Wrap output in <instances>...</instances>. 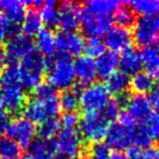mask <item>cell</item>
<instances>
[{
    "label": "cell",
    "instance_id": "obj_7",
    "mask_svg": "<svg viewBox=\"0 0 159 159\" xmlns=\"http://www.w3.org/2000/svg\"><path fill=\"white\" fill-rule=\"evenodd\" d=\"M56 152L61 159H79L84 152V139L77 130L62 129L55 139Z\"/></svg>",
    "mask_w": 159,
    "mask_h": 159
},
{
    "label": "cell",
    "instance_id": "obj_39",
    "mask_svg": "<svg viewBox=\"0 0 159 159\" xmlns=\"http://www.w3.org/2000/svg\"><path fill=\"white\" fill-rule=\"evenodd\" d=\"M102 111L109 121L113 122L116 119H118L120 112L122 111V107L120 106L116 98H112V99H110L107 102V105L105 106V108Z\"/></svg>",
    "mask_w": 159,
    "mask_h": 159
},
{
    "label": "cell",
    "instance_id": "obj_37",
    "mask_svg": "<svg viewBox=\"0 0 159 159\" xmlns=\"http://www.w3.org/2000/svg\"><path fill=\"white\" fill-rule=\"evenodd\" d=\"M111 154V148L106 142L92 143L87 149L89 159H108Z\"/></svg>",
    "mask_w": 159,
    "mask_h": 159
},
{
    "label": "cell",
    "instance_id": "obj_32",
    "mask_svg": "<svg viewBox=\"0 0 159 159\" xmlns=\"http://www.w3.org/2000/svg\"><path fill=\"white\" fill-rule=\"evenodd\" d=\"M61 131V123L58 118H49L46 121L39 124L37 133L39 139H53Z\"/></svg>",
    "mask_w": 159,
    "mask_h": 159
},
{
    "label": "cell",
    "instance_id": "obj_44",
    "mask_svg": "<svg viewBox=\"0 0 159 159\" xmlns=\"http://www.w3.org/2000/svg\"><path fill=\"white\" fill-rule=\"evenodd\" d=\"M108 159H129L126 152L121 150H111V154Z\"/></svg>",
    "mask_w": 159,
    "mask_h": 159
},
{
    "label": "cell",
    "instance_id": "obj_9",
    "mask_svg": "<svg viewBox=\"0 0 159 159\" xmlns=\"http://www.w3.org/2000/svg\"><path fill=\"white\" fill-rule=\"evenodd\" d=\"M36 133L37 129L35 124L25 117H18L10 122L7 130V136L16 142L22 148H29L35 139Z\"/></svg>",
    "mask_w": 159,
    "mask_h": 159
},
{
    "label": "cell",
    "instance_id": "obj_5",
    "mask_svg": "<svg viewBox=\"0 0 159 159\" xmlns=\"http://www.w3.org/2000/svg\"><path fill=\"white\" fill-rule=\"evenodd\" d=\"M111 122L105 117L102 111L86 112L80 121V134L84 141L96 143L106 139Z\"/></svg>",
    "mask_w": 159,
    "mask_h": 159
},
{
    "label": "cell",
    "instance_id": "obj_31",
    "mask_svg": "<svg viewBox=\"0 0 159 159\" xmlns=\"http://www.w3.org/2000/svg\"><path fill=\"white\" fill-rule=\"evenodd\" d=\"M22 147L8 136L0 137V159H20Z\"/></svg>",
    "mask_w": 159,
    "mask_h": 159
},
{
    "label": "cell",
    "instance_id": "obj_21",
    "mask_svg": "<svg viewBox=\"0 0 159 159\" xmlns=\"http://www.w3.org/2000/svg\"><path fill=\"white\" fill-rule=\"evenodd\" d=\"M56 143L53 139H34L29 146L30 159H56Z\"/></svg>",
    "mask_w": 159,
    "mask_h": 159
},
{
    "label": "cell",
    "instance_id": "obj_40",
    "mask_svg": "<svg viewBox=\"0 0 159 159\" xmlns=\"http://www.w3.org/2000/svg\"><path fill=\"white\" fill-rule=\"evenodd\" d=\"M80 116L77 112H64L60 119V123L63 129L68 130H76L77 126L80 125Z\"/></svg>",
    "mask_w": 159,
    "mask_h": 159
},
{
    "label": "cell",
    "instance_id": "obj_33",
    "mask_svg": "<svg viewBox=\"0 0 159 159\" xmlns=\"http://www.w3.org/2000/svg\"><path fill=\"white\" fill-rule=\"evenodd\" d=\"M113 20L117 25L130 27L135 22V16L130 6L126 3H120V6L113 12Z\"/></svg>",
    "mask_w": 159,
    "mask_h": 159
},
{
    "label": "cell",
    "instance_id": "obj_30",
    "mask_svg": "<svg viewBox=\"0 0 159 159\" xmlns=\"http://www.w3.org/2000/svg\"><path fill=\"white\" fill-rule=\"evenodd\" d=\"M133 12L144 16H152L159 14V0H134L129 2Z\"/></svg>",
    "mask_w": 159,
    "mask_h": 159
},
{
    "label": "cell",
    "instance_id": "obj_6",
    "mask_svg": "<svg viewBox=\"0 0 159 159\" xmlns=\"http://www.w3.org/2000/svg\"><path fill=\"white\" fill-rule=\"evenodd\" d=\"M133 40L139 46H159V16H139L135 19L132 30Z\"/></svg>",
    "mask_w": 159,
    "mask_h": 159
},
{
    "label": "cell",
    "instance_id": "obj_47",
    "mask_svg": "<svg viewBox=\"0 0 159 159\" xmlns=\"http://www.w3.org/2000/svg\"><path fill=\"white\" fill-rule=\"evenodd\" d=\"M3 106H2V102H1V98H0V110H2Z\"/></svg>",
    "mask_w": 159,
    "mask_h": 159
},
{
    "label": "cell",
    "instance_id": "obj_28",
    "mask_svg": "<svg viewBox=\"0 0 159 159\" xmlns=\"http://www.w3.org/2000/svg\"><path fill=\"white\" fill-rule=\"evenodd\" d=\"M155 80L146 72H139L130 79V89L136 95H145L154 89Z\"/></svg>",
    "mask_w": 159,
    "mask_h": 159
},
{
    "label": "cell",
    "instance_id": "obj_16",
    "mask_svg": "<svg viewBox=\"0 0 159 159\" xmlns=\"http://www.w3.org/2000/svg\"><path fill=\"white\" fill-rule=\"evenodd\" d=\"M73 66H74L75 80H77L79 85L87 86L92 83H95L97 72L94 59L87 56H80L73 62Z\"/></svg>",
    "mask_w": 159,
    "mask_h": 159
},
{
    "label": "cell",
    "instance_id": "obj_13",
    "mask_svg": "<svg viewBox=\"0 0 159 159\" xmlns=\"http://www.w3.org/2000/svg\"><path fill=\"white\" fill-rule=\"evenodd\" d=\"M135 126L123 125L119 122L111 123L106 135V143L115 150L129 149L133 146Z\"/></svg>",
    "mask_w": 159,
    "mask_h": 159
},
{
    "label": "cell",
    "instance_id": "obj_2",
    "mask_svg": "<svg viewBox=\"0 0 159 159\" xmlns=\"http://www.w3.org/2000/svg\"><path fill=\"white\" fill-rule=\"evenodd\" d=\"M18 66L23 89L25 91H33L42 83L44 74L48 68V61L34 49L20 60Z\"/></svg>",
    "mask_w": 159,
    "mask_h": 159
},
{
    "label": "cell",
    "instance_id": "obj_29",
    "mask_svg": "<svg viewBox=\"0 0 159 159\" xmlns=\"http://www.w3.org/2000/svg\"><path fill=\"white\" fill-rule=\"evenodd\" d=\"M119 1L116 0H91L86 3L85 8L91 12L99 16H110L115 12V10L120 6Z\"/></svg>",
    "mask_w": 159,
    "mask_h": 159
},
{
    "label": "cell",
    "instance_id": "obj_24",
    "mask_svg": "<svg viewBox=\"0 0 159 159\" xmlns=\"http://www.w3.org/2000/svg\"><path fill=\"white\" fill-rule=\"evenodd\" d=\"M20 29L23 35L30 38L37 35L43 30V22L40 19L39 12L35 9H31L26 11V14L20 24Z\"/></svg>",
    "mask_w": 159,
    "mask_h": 159
},
{
    "label": "cell",
    "instance_id": "obj_41",
    "mask_svg": "<svg viewBox=\"0 0 159 159\" xmlns=\"http://www.w3.org/2000/svg\"><path fill=\"white\" fill-rule=\"evenodd\" d=\"M34 96H37L40 98H47L50 96L57 95V91L48 83H40L35 89H34Z\"/></svg>",
    "mask_w": 159,
    "mask_h": 159
},
{
    "label": "cell",
    "instance_id": "obj_45",
    "mask_svg": "<svg viewBox=\"0 0 159 159\" xmlns=\"http://www.w3.org/2000/svg\"><path fill=\"white\" fill-rule=\"evenodd\" d=\"M5 63H6L5 55H3V52L1 51V49H0V71L2 70V68L5 66Z\"/></svg>",
    "mask_w": 159,
    "mask_h": 159
},
{
    "label": "cell",
    "instance_id": "obj_38",
    "mask_svg": "<svg viewBox=\"0 0 159 159\" xmlns=\"http://www.w3.org/2000/svg\"><path fill=\"white\" fill-rule=\"evenodd\" d=\"M152 139L142 130L139 126H135L134 130V137H133V146H137V147L142 148V149H146V148L152 147Z\"/></svg>",
    "mask_w": 159,
    "mask_h": 159
},
{
    "label": "cell",
    "instance_id": "obj_11",
    "mask_svg": "<svg viewBox=\"0 0 159 159\" xmlns=\"http://www.w3.org/2000/svg\"><path fill=\"white\" fill-rule=\"evenodd\" d=\"M34 50L32 39L22 33L9 36L5 43V58L8 63H16V61L24 58L27 53Z\"/></svg>",
    "mask_w": 159,
    "mask_h": 159
},
{
    "label": "cell",
    "instance_id": "obj_27",
    "mask_svg": "<svg viewBox=\"0 0 159 159\" xmlns=\"http://www.w3.org/2000/svg\"><path fill=\"white\" fill-rule=\"evenodd\" d=\"M82 89L81 85L77 84L62 92L59 96L61 109H63L66 112H76V109L80 107V93Z\"/></svg>",
    "mask_w": 159,
    "mask_h": 159
},
{
    "label": "cell",
    "instance_id": "obj_19",
    "mask_svg": "<svg viewBox=\"0 0 159 159\" xmlns=\"http://www.w3.org/2000/svg\"><path fill=\"white\" fill-rule=\"evenodd\" d=\"M96 72L100 79L107 80L110 75L118 71L119 68V56L113 51H105L102 56L95 60Z\"/></svg>",
    "mask_w": 159,
    "mask_h": 159
},
{
    "label": "cell",
    "instance_id": "obj_26",
    "mask_svg": "<svg viewBox=\"0 0 159 159\" xmlns=\"http://www.w3.org/2000/svg\"><path fill=\"white\" fill-rule=\"evenodd\" d=\"M39 16L43 25H45L46 29L52 30L59 26V10L56 1H43L39 8Z\"/></svg>",
    "mask_w": 159,
    "mask_h": 159
},
{
    "label": "cell",
    "instance_id": "obj_43",
    "mask_svg": "<svg viewBox=\"0 0 159 159\" xmlns=\"http://www.w3.org/2000/svg\"><path fill=\"white\" fill-rule=\"evenodd\" d=\"M152 108L155 109L157 113H159V85H155L154 89L150 92V95L148 97Z\"/></svg>",
    "mask_w": 159,
    "mask_h": 159
},
{
    "label": "cell",
    "instance_id": "obj_15",
    "mask_svg": "<svg viewBox=\"0 0 159 159\" xmlns=\"http://www.w3.org/2000/svg\"><path fill=\"white\" fill-rule=\"evenodd\" d=\"M59 26L64 32H74L80 26L82 8L75 1H63L58 6Z\"/></svg>",
    "mask_w": 159,
    "mask_h": 159
},
{
    "label": "cell",
    "instance_id": "obj_14",
    "mask_svg": "<svg viewBox=\"0 0 159 159\" xmlns=\"http://www.w3.org/2000/svg\"><path fill=\"white\" fill-rule=\"evenodd\" d=\"M104 36V43L106 47H108L113 52H122L131 48L133 42L132 31L130 27L120 26L117 24L111 25Z\"/></svg>",
    "mask_w": 159,
    "mask_h": 159
},
{
    "label": "cell",
    "instance_id": "obj_42",
    "mask_svg": "<svg viewBox=\"0 0 159 159\" xmlns=\"http://www.w3.org/2000/svg\"><path fill=\"white\" fill-rule=\"evenodd\" d=\"M11 122V118H10V113L6 110H0V137H2L3 135L7 133V130L10 125Z\"/></svg>",
    "mask_w": 159,
    "mask_h": 159
},
{
    "label": "cell",
    "instance_id": "obj_3",
    "mask_svg": "<svg viewBox=\"0 0 159 159\" xmlns=\"http://www.w3.org/2000/svg\"><path fill=\"white\" fill-rule=\"evenodd\" d=\"M47 80L48 84H50L56 91H66L71 89L75 82L74 66L71 58L58 53L57 57H55L52 61L48 63Z\"/></svg>",
    "mask_w": 159,
    "mask_h": 159
},
{
    "label": "cell",
    "instance_id": "obj_18",
    "mask_svg": "<svg viewBox=\"0 0 159 159\" xmlns=\"http://www.w3.org/2000/svg\"><path fill=\"white\" fill-rule=\"evenodd\" d=\"M119 68L121 72L129 76H133L141 72L143 68L141 52L132 47L122 51L121 56H119Z\"/></svg>",
    "mask_w": 159,
    "mask_h": 159
},
{
    "label": "cell",
    "instance_id": "obj_8",
    "mask_svg": "<svg viewBox=\"0 0 159 159\" xmlns=\"http://www.w3.org/2000/svg\"><path fill=\"white\" fill-rule=\"evenodd\" d=\"M109 100L110 94L102 83H92L80 93V107L85 113L102 111Z\"/></svg>",
    "mask_w": 159,
    "mask_h": 159
},
{
    "label": "cell",
    "instance_id": "obj_48",
    "mask_svg": "<svg viewBox=\"0 0 159 159\" xmlns=\"http://www.w3.org/2000/svg\"><path fill=\"white\" fill-rule=\"evenodd\" d=\"M20 159H30V158H29V156H27V155H26V156H25V157H22V158H20Z\"/></svg>",
    "mask_w": 159,
    "mask_h": 159
},
{
    "label": "cell",
    "instance_id": "obj_22",
    "mask_svg": "<svg viewBox=\"0 0 159 159\" xmlns=\"http://www.w3.org/2000/svg\"><path fill=\"white\" fill-rule=\"evenodd\" d=\"M141 57L145 72L155 81H159V46H148L143 48Z\"/></svg>",
    "mask_w": 159,
    "mask_h": 159
},
{
    "label": "cell",
    "instance_id": "obj_4",
    "mask_svg": "<svg viewBox=\"0 0 159 159\" xmlns=\"http://www.w3.org/2000/svg\"><path fill=\"white\" fill-rule=\"evenodd\" d=\"M61 107L59 102V96L53 95L47 98H40L34 96L27 100L23 108V113L27 120L34 124H40L49 118H57Z\"/></svg>",
    "mask_w": 159,
    "mask_h": 159
},
{
    "label": "cell",
    "instance_id": "obj_12",
    "mask_svg": "<svg viewBox=\"0 0 159 159\" xmlns=\"http://www.w3.org/2000/svg\"><path fill=\"white\" fill-rule=\"evenodd\" d=\"M80 25L89 37H100L110 29L111 19L110 16L95 14L86 8H83Z\"/></svg>",
    "mask_w": 159,
    "mask_h": 159
},
{
    "label": "cell",
    "instance_id": "obj_36",
    "mask_svg": "<svg viewBox=\"0 0 159 159\" xmlns=\"http://www.w3.org/2000/svg\"><path fill=\"white\" fill-rule=\"evenodd\" d=\"M126 155L129 159H159V147L142 149L137 146H131Z\"/></svg>",
    "mask_w": 159,
    "mask_h": 159
},
{
    "label": "cell",
    "instance_id": "obj_23",
    "mask_svg": "<svg viewBox=\"0 0 159 159\" xmlns=\"http://www.w3.org/2000/svg\"><path fill=\"white\" fill-rule=\"evenodd\" d=\"M26 1H2V16L12 24L20 25L26 14Z\"/></svg>",
    "mask_w": 159,
    "mask_h": 159
},
{
    "label": "cell",
    "instance_id": "obj_20",
    "mask_svg": "<svg viewBox=\"0 0 159 159\" xmlns=\"http://www.w3.org/2000/svg\"><path fill=\"white\" fill-rule=\"evenodd\" d=\"M34 49L44 58H51L56 52V35L51 30L43 27L35 36Z\"/></svg>",
    "mask_w": 159,
    "mask_h": 159
},
{
    "label": "cell",
    "instance_id": "obj_46",
    "mask_svg": "<svg viewBox=\"0 0 159 159\" xmlns=\"http://www.w3.org/2000/svg\"><path fill=\"white\" fill-rule=\"evenodd\" d=\"M1 13H2V1H0V16H1Z\"/></svg>",
    "mask_w": 159,
    "mask_h": 159
},
{
    "label": "cell",
    "instance_id": "obj_1",
    "mask_svg": "<svg viewBox=\"0 0 159 159\" xmlns=\"http://www.w3.org/2000/svg\"><path fill=\"white\" fill-rule=\"evenodd\" d=\"M0 98L9 113H18L26 104L25 89L20 81L16 63H7L0 71Z\"/></svg>",
    "mask_w": 159,
    "mask_h": 159
},
{
    "label": "cell",
    "instance_id": "obj_17",
    "mask_svg": "<svg viewBox=\"0 0 159 159\" xmlns=\"http://www.w3.org/2000/svg\"><path fill=\"white\" fill-rule=\"evenodd\" d=\"M125 112L134 120V122H142L149 113H152V106L149 99L145 95H133L129 97L126 102Z\"/></svg>",
    "mask_w": 159,
    "mask_h": 159
},
{
    "label": "cell",
    "instance_id": "obj_35",
    "mask_svg": "<svg viewBox=\"0 0 159 159\" xmlns=\"http://www.w3.org/2000/svg\"><path fill=\"white\" fill-rule=\"evenodd\" d=\"M105 51H106V45L102 39V37H89L85 40L84 52L86 53L85 56L87 57L92 58V59L94 58L97 59Z\"/></svg>",
    "mask_w": 159,
    "mask_h": 159
},
{
    "label": "cell",
    "instance_id": "obj_10",
    "mask_svg": "<svg viewBox=\"0 0 159 159\" xmlns=\"http://www.w3.org/2000/svg\"><path fill=\"white\" fill-rule=\"evenodd\" d=\"M85 39L80 33L61 31L56 35V51L66 57H80L84 52Z\"/></svg>",
    "mask_w": 159,
    "mask_h": 159
},
{
    "label": "cell",
    "instance_id": "obj_25",
    "mask_svg": "<svg viewBox=\"0 0 159 159\" xmlns=\"http://www.w3.org/2000/svg\"><path fill=\"white\" fill-rule=\"evenodd\" d=\"M105 86L109 94L115 95V97L125 94L128 93V89L130 87V76L121 71H117L106 80Z\"/></svg>",
    "mask_w": 159,
    "mask_h": 159
},
{
    "label": "cell",
    "instance_id": "obj_34",
    "mask_svg": "<svg viewBox=\"0 0 159 159\" xmlns=\"http://www.w3.org/2000/svg\"><path fill=\"white\" fill-rule=\"evenodd\" d=\"M139 128L152 139H159V113L152 112L141 122Z\"/></svg>",
    "mask_w": 159,
    "mask_h": 159
}]
</instances>
